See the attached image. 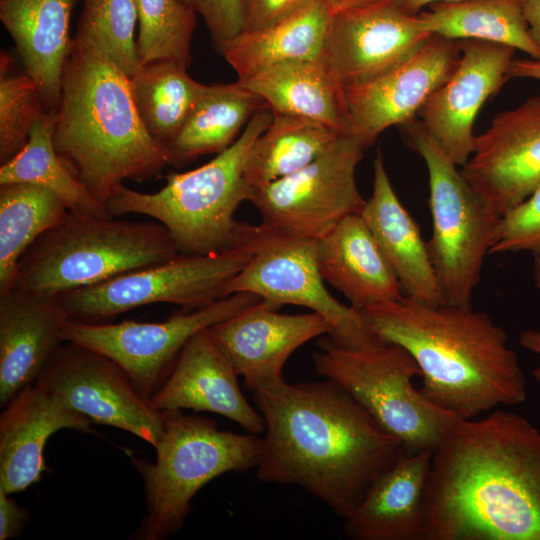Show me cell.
<instances>
[{"mask_svg": "<svg viewBox=\"0 0 540 540\" xmlns=\"http://www.w3.org/2000/svg\"><path fill=\"white\" fill-rule=\"evenodd\" d=\"M423 540H540V431L495 409L458 419L431 455Z\"/></svg>", "mask_w": 540, "mask_h": 540, "instance_id": "obj_1", "label": "cell"}, {"mask_svg": "<svg viewBox=\"0 0 540 540\" xmlns=\"http://www.w3.org/2000/svg\"><path fill=\"white\" fill-rule=\"evenodd\" d=\"M265 422L261 482L294 484L346 517L397 459L402 445L333 380L252 391Z\"/></svg>", "mask_w": 540, "mask_h": 540, "instance_id": "obj_2", "label": "cell"}, {"mask_svg": "<svg viewBox=\"0 0 540 540\" xmlns=\"http://www.w3.org/2000/svg\"><path fill=\"white\" fill-rule=\"evenodd\" d=\"M382 342L405 348L421 369L420 393L460 419L526 399V379L505 329L485 312L401 296L359 310Z\"/></svg>", "mask_w": 540, "mask_h": 540, "instance_id": "obj_3", "label": "cell"}, {"mask_svg": "<svg viewBox=\"0 0 540 540\" xmlns=\"http://www.w3.org/2000/svg\"><path fill=\"white\" fill-rule=\"evenodd\" d=\"M52 139L63 164L104 205L124 180H148L170 165L166 148L139 117L130 78L76 37L64 67Z\"/></svg>", "mask_w": 540, "mask_h": 540, "instance_id": "obj_4", "label": "cell"}, {"mask_svg": "<svg viewBox=\"0 0 540 540\" xmlns=\"http://www.w3.org/2000/svg\"><path fill=\"white\" fill-rule=\"evenodd\" d=\"M272 119V110L264 105L231 146L201 167L170 173L157 192L122 185L106 203L109 214H141L161 223L182 254L208 255L238 247L241 222L234 213L253 195L245 177L247 159Z\"/></svg>", "mask_w": 540, "mask_h": 540, "instance_id": "obj_5", "label": "cell"}, {"mask_svg": "<svg viewBox=\"0 0 540 540\" xmlns=\"http://www.w3.org/2000/svg\"><path fill=\"white\" fill-rule=\"evenodd\" d=\"M179 253L169 231L153 219L68 211L23 254L14 289L61 295Z\"/></svg>", "mask_w": 540, "mask_h": 540, "instance_id": "obj_6", "label": "cell"}, {"mask_svg": "<svg viewBox=\"0 0 540 540\" xmlns=\"http://www.w3.org/2000/svg\"><path fill=\"white\" fill-rule=\"evenodd\" d=\"M162 416L155 461L132 458L144 481L146 504L133 539L164 540L178 533L204 485L228 472L256 468L262 454L257 434L221 430L215 420L179 409Z\"/></svg>", "mask_w": 540, "mask_h": 540, "instance_id": "obj_7", "label": "cell"}, {"mask_svg": "<svg viewBox=\"0 0 540 540\" xmlns=\"http://www.w3.org/2000/svg\"><path fill=\"white\" fill-rule=\"evenodd\" d=\"M398 127L428 170L432 233L427 248L445 302L472 307L484 259L495 243L502 215L445 156L420 120Z\"/></svg>", "mask_w": 540, "mask_h": 540, "instance_id": "obj_8", "label": "cell"}, {"mask_svg": "<svg viewBox=\"0 0 540 540\" xmlns=\"http://www.w3.org/2000/svg\"><path fill=\"white\" fill-rule=\"evenodd\" d=\"M313 354L315 370L342 386L409 454L436 449L460 419L427 400L413 386L421 369L402 346L378 341L348 348L328 336Z\"/></svg>", "mask_w": 540, "mask_h": 540, "instance_id": "obj_9", "label": "cell"}, {"mask_svg": "<svg viewBox=\"0 0 540 540\" xmlns=\"http://www.w3.org/2000/svg\"><path fill=\"white\" fill-rule=\"evenodd\" d=\"M252 257L245 245L208 255L179 253L60 297L70 319L94 323L156 303L196 310L224 298L226 284Z\"/></svg>", "mask_w": 540, "mask_h": 540, "instance_id": "obj_10", "label": "cell"}, {"mask_svg": "<svg viewBox=\"0 0 540 540\" xmlns=\"http://www.w3.org/2000/svg\"><path fill=\"white\" fill-rule=\"evenodd\" d=\"M365 149L357 136L341 133L304 168L255 190L249 201L261 215L258 228L276 238L319 240L360 213L366 200L355 171Z\"/></svg>", "mask_w": 540, "mask_h": 540, "instance_id": "obj_11", "label": "cell"}, {"mask_svg": "<svg viewBox=\"0 0 540 540\" xmlns=\"http://www.w3.org/2000/svg\"><path fill=\"white\" fill-rule=\"evenodd\" d=\"M240 244L253 257L226 284L223 297L249 292L280 306H303L321 315L335 343L359 348L380 341L359 310L335 299L326 289L317 261V240L276 238L242 222Z\"/></svg>", "mask_w": 540, "mask_h": 540, "instance_id": "obj_12", "label": "cell"}, {"mask_svg": "<svg viewBox=\"0 0 540 540\" xmlns=\"http://www.w3.org/2000/svg\"><path fill=\"white\" fill-rule=\"evenodd\" d=\"M261 299L249 292H238L200 309L183 310L160 322L94 323L69 319L63 337L65 341L91 348L112 359L139 391L151 399L193 335Z\"/></svg>", "mask_w": 540, "mask_h": 540, "instance_id": "obj_13", "label": "cell"}, {"mask_svg": "<svg viewBox=\"0 0 540 540\" xmlns=\"http://www.w3.org/2000/svg\"><path fill=\"white\" fill-rule=\"evenodd\" d=\"M36 380L93 424L119 428L157 445L163 431L162 411L106 355L65 341Z\"/></svg>", "mask_w": 540, "mask_h": 540, "instance_id": "obj_14", "label": "cell"}, {"mask_svg": "<svg viewBox=\"0 0 540 540\" xmlns=\"http://www.w3.org/2000/svg\"><path fill=\"white\" fill-rule=\"evenodd\" d=\"M460 57L459 40L432 34L418 51L388 72L342 89L348 133L368 148L387 128L415 119L452 75Z\"/></svg>", "mask_w": 540, "mask_h": 540, "instance_id": "obj_15", "label": "cell"}, {"mask_svg": "<svg viewBox=\"0 0 540 540\" xmlns=\"http://www.w3.org/2000/svg\"><path fill=\"white\" fill-rule=\"evenodd\" d=\"M432 34L387 0L331 15L322 58L342 89L367 83L418 51Z\"/></svg>", "mask_w": 540, "mask_h": 540, "instance_id": "obj_16", "label": "cell"}, {"mask_svg": "<svg viewBox=\"0 0 540 540\" xmlns=\"http://www.w3.org/2000/svg\"><path fill=\"white\" fill-rule=\"evenodd\" d=\"M461 57L448 80L418 112L422 126L456 166L471 157L474 120L484 102L508 79L513 47L474 39L459 40Z\"/></svg>", "mask_w": 540, "mask_h": 540, "instance_id": "obj_17", "label": "cell"}, {"mask_svg": "<svg viewBox=\"0 0 540 540\" xmlns=\"http://www.w3.org/2000/svg\"><path fill=\"white\" fill-rule=\"evenodd\" d=\"M502 216L540 185V96L497 114L460 170Z\"/></svg>", "mask_w": 540, "mask_h": 540, "instance_id": "obj_18", "label": "cell"}, {"mask_svg": "<svg viewBox=\"0 0 540 540\" xmlns=\"http://www.w3.org/2000/svg\"><path fill=\"white\" fill-rule=\"evenodd\" d=\"M280 305L261 299L209 328L215 343L251 392L284 379L283 367L306 342L330 335L318 313L282 314Z\"/></svg>", "mask_w": 540, "mask_h": 540, "instance_id": "obj_19", "label": "cell"}, {"mask_svg": "<svg viewBox=\"0 0 540 540\" xmlns=\"http://www.w3.org/2000/svg\"><path fill=\"white\" fill-rule=\"evenodd\" d=\"M238 376L206 328L185 344L150 400L159 411L211 412L234 421L249 433L263 434L264 419L243 395Z\"/></svg>", "mask_w": 540, "mask_h": 540, "instance_id": "obj_20", "label": "cell"}, {"mask_svg": "<svg viewBox=\"0 0 540 540\" xmlns=\"http://www.w3.org/2000/svg\"><path fill=\"white\" fill-rule=\"evenodd\" d=\"M0 416V489L26 490L46 470L44 448L54 433L72 429L93 434L92 421L34 381L21 390Z\"/></svg>", "mask_w": 540, "mask_h": 540, "instance_id": "obj_21", "label": "cell"}, {"mask_svg": "<svg viewBox=\"0 0 540 540\" xmlns=\"http://www.w3.org/2000/svg\"><path fill=\"white\" fill-rule=\"evenodd\" d=\"M60 295L13 289L0 295V406L33 383L65 342Z\"/></svg>", "mask_w": 540, "mask_h": 540, "instance_id": "obj_22", "label": "cell"}, {"mask_svg": "<svg viewBox=\"0 0 540 540\" xmlns=\"http://www.w3.org/2000/svg\"><path fill=\"white\" fill-rule=\"evenodd\" d=\"M432 452L400 451L393 465L344 517L350 540H423V502Z\"/></svg>", "mask_w": 540, "mask_h": 540, "instance_id": "obj_23", "label": "cell"}, {"mask_svg": "<svg viewBox=\"0 0 540 540\" xmlns=\"http://www.w3.org/2000/svg\"><path fill=\"white\" fill-rule=\"evenodd\" d=\"M373 190L360 212L393 268L406 296L431 306L446 304L417 223L403 206L380 153L374 160Z\"/></svg>", "mask_w": 540, "mask_h": 540, "instance_id": "obj_24", "label": "cell"}, {"mask_svg": "<svg viewBox=\"0 0 540 540\" xmlns=\"http://www.w3.org/2000/svg\"><path fill=\"white\" fill-rule=\"evenodd\" d=\"M78 0H0V20L35 82L45 110L57 112L70 53V20Z\"/></svg>", "mask_w": 540, "mask_h": 540, "instance_id": "obj_25", "label": "cell"}, {"mask_svg": "<svg viewBox=\"0 0 540 540\" xmlns=\"http://www.w3.org/2000/svg\"><path fill=\"white\" fill-rule=\"evenodd\" d=\"M317 261L324 281L357 310L403 296L397 275L360 213L348 215L317 240Z\"/></svg>", "mask_w": 540, "mask_h": 540, "instance_id": "obj_26", "label": "cell"}, {"mask_svg": "<svg viewBox=\"0 0 540 540\" xmlns=\"http://www.w3.org/2000/svg\"><path fill=\"white\" fill-rule=\"evenodd\" d=\"M238 81L273 113L309 118L348 133L342 88L322 56L280 63Z\"/></svg>", "mask_w": 540, "mask_h": 540, "instance_id": "obj_27", "label": "cell"}, {"mask_svg": "<svg viewBox=\"0 0 540 540\" xmlns=\"http://www.w3.org/2000/svg\"><path fill=\"white\" fill-rule=\"evenodd\" d=\"M330 17L319 0L275 25L242 31L217 45L242 81L280 63L321 57Z\"/></svg>", "mask_w": 540, "mask_h": 540, "instance_id": "obj_28", "label": "cell"}, {"mask_svg": "<svg viewBox=\"0 0 540 540\" xmlns=\"http://www.w3.org/2000/svg\"><path fill=\"white\" fill-rule=\"evenodd\" d=\"M266 105L238 80L207 85L185 122L166 146L169 164L182 166L201 155L220 153L240 136L252 116Z\"/></svg>", "mask_w": 540, "mask_h": 540, "instance_id": "obj_29", "label": "cell"}, {"mask_svg": "<svg viewBox=\"0 0 540 540\" xmlns=\"http://www.w3.org/2000/svg\"><path fill=\"white\" fill-rule=\"evenodd\" d=\"M418 14L426 29L452 40L474 39L507 45L540 60L523 12L522 0L436 2Z\"/></svg>", "mask_w": 540, "mask_h": 540, "instance_id": "obj_30", "label": "cell"}, {"mask_svg": "<svg viewBox=\"0 0 540 540\" xmlns=\"http://www.w3.org/2000/svg\"><path fill=\"white\" fill-rule=\"evenodd\" d=\"M339 134L309 118L273 113L270 125L256 139L247 159L245 177L253 193L307 166Z\"/></svg>", "mask_w": 540, "mask_h": 540, "instance_id": "obj_31", "label": "cell"}, {"mask_svg": "<svg viewBox=\"0 0 540 540\" xmlns=\"http://www.w3.org/2000/svg\"><path fill=\"white\" fill-rule=\"evenodd\" d=\"M68 209L51 191L25 182L0 184V295L14 289L26 250Z\"/></svg>", "mask_w": 540, "mask_h": 540, "instance_id": "obj_32", "label": "cell"}, {"mask_svg": "<svg viewBox=\"0 0 540 540\" xmlns=\"http://www.w3.org/2000/svg\"><path fill=\"white\" fill-rule=\"evenodd\" d=\"M173 60L143 64L130 78L131 94L147 132L165 148L206 90Z\"/></svg>", "mask_w": 540, "mask_h": 540, "instance_id": "obj_33", "label": "cell"}, {"mask_svg": "<svg viewBox=\"0 0 540 540\" xmlns=\"http://www.w3.org/2000/svg\"><path fill=\"white\" fill-rule=\"evenodd\" d=\"M53 120L54 116L49 114L39 119L31 129L26 145L1 164L0 184L25 182L38 185L55 194L70 212L111 216L106 205L98 201L59 158L52 139Z\"/></svg>", "mask_w": 540, "mask_h": 540, "instance_id": "obj_34", "label": "cell"}, {"mask_svg": "<svg viewBox=\"0 0 540 540\" xmlns=\"http://www.w3.org/2000/svg\"><path fill=\"white\" fill-rule=\"evenodd\" d=\"M139 32L136 40L141 64L173 60L191 63V39L196 13L182 0H134Z\"/></svg>", "mask_w": 540, "mask_h": 540, "instance_id": "obj_35", "label": "cell"}, {"mask_svg": "<svg viewBox=\"0 0 540 540\" xmlns=\"http://www.w3.org/2000/svg\"><path fill=\"white\" fill-rule=\"evenodd\" d=\"M74 37L91 44L129 78L142 67L134 39L137 11L134 0H82Z\"/></svg>", "mask_w": 540, "mask_h": 540, "instance_id": "obj_36", "label": "cell"}, {"mask_svg": "<svg viewBox=\"0 0 540 540\" xmlns=\"http://www.w3.org/2000/svg\"><path fill=\"white\" fill-rule=\"evenodd\" d=\"M9 57L1 53L0 66V163L13 158L28 142L35 123L48 114L39 90L26 73H8Z\"/></svg>", "mask_w": 540, "mask_h": 540, "instance_id": "obj_37", "label": "cell"}, {"mask_svg": "<svg viewBox=\"0 0 540 540\" xmlns=\"http://www.w3.org/2000/svg\"><path fill=\"white\" fill-rule=\"evenodd\" d=\"M521 251L540 255V185L502 216L490 254Z\"/></svg>", "mask_w": 540, "mask_h": 540, "instance_id": "obj_38", "label": "cell"}, {"mask_svg": "<svg viewBox=\"0 0 540 540\" xmlns=\"http://www.w3.org/2000/svg\"><path fill=\"white\" fill-rule=\"evenodd\" d=\"M204 20L216 44L243 31L242 0H182Z\"/></svg>", "mask_w": 540, "mask_h": 540, "instance_id": "obj_39", "label": "cell"}, {"mask_svg": "<svg viewBox=\"0 0 540 540\" xmlns=\"http://www.w3.org/2000/svg\"><path fill=\"white\" fill-rule=\"evenodd\" d=\"M319 0H242L243 31L275 25Z\"/></svg>", "mask_w": 540, "mask_h": 540, "instance_id": "obj_40", "label": "cell"}, {"mask_svg": "<svg viewBox=\"0 0 540 540\" xmlns=\"http://www.w3.org/2000/svg\"><path fill=\"white\" fill-rule=\"evenodd\" d=\"M0 489V540L18 537L29 522V511Z\"/></svg>", "mask_w": 540, "mask_h": 540, "instance_id": "obj_41", "label": "cell"}, {"mask_svg": "<svg viewBox=\"0 0 540 540\" xmlns=\"http://www.w3.org/2000/svg\"><path fill=\"white\" fill-rule=\"evenodd\" d=\"M508 78H532L540 81V60H512L507 71Z\"/></svg>", "mask_w": 540, "mask_h": 540, "instance_id": "obj_42", "label": "cell"}, {"mask_svg": "<svg viewBox=\"0 0 540 540\" xmlns=\"http://www.w3.org/2000/svg\"><path fill=\"white\" fill-rule=\"evenodd\" d=\"M523 12L530 35L540 49V0L523 1Z\"/></svg>", "mask_w": 540, "mask_h": 540, "instance_id": "obj_43", "label": "cell"}, {"mask_svg": "<svg viewBox=\"0 0 540 540\" xmlns=\"http://www.w3.org/2000/svg\"><path fill=\"white\" fill-rule=\"evenodd\" d=\"M519 344L526 350L539 356L538 365L532 370L535 381L540 383V330L525 329L520 332Z\"/></svg>", "mask_w": 540, "mask_h": 540, "instance_id": "obj_44", "label": "cell"}, {"mask_svg": "<svg viewBox=\"0 0 540 540\" xmlns=\"http://www.w3.org/2000/svg\"><path fill=\"white\" fill-rule=\"evenodd\" d=\"M326 4L328 11L330 15L348 11V10H354L359 9L367 6H371L374 4H378L387 0H323Z\"/></svg>", "mask_w": 540, "mask_h": 540, "instance_id": "obj_45", "label": "cell"}, {"mask_svg": "<svg viewBox=\"0 0 540 540\" xmlns=\"http://www.w3.org/2000/svg\"><path fill=\"white\" fill-rule=\"evenodd\" d=\"M397 6L409 14L417 15L425 6L436 2L457 1V0H392ZM525 1V0H522Z\"/></svg>", "mask_w": 540, "mask_h": 540, "instance_id": "obj_46", "label": "cell"}, {"mask_svg": "<svg viewBox=\"0 0 540 540\" xmlns=\"http://www.w3.org/2000/svg\"><path fill=\"white\" fill-rule=\"evenodd\" d=\"M533 279L536 288L540 291V255L534 256L533 259Z\"/></svg>", "mask_w": 540, "mask_h": 540, "instance_id": "obj_47", "label": "cell"}]
</instances>
